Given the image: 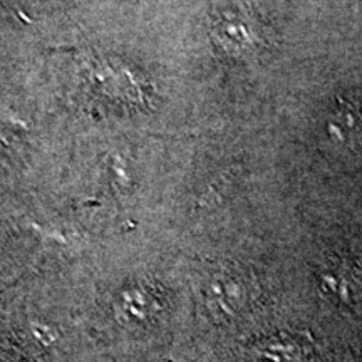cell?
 Wrapping results in <instances>:
<instances>
[{"label": "cell", "mask_w": 362, "mask_h": 362, "mask_svg": "<svg viewBox=\"0 0 362 362\" xmlns=\"http://www.w3.org/2000/svg\"><path fill=\"white\" fill-rule=\"evenodd\" d=\"M245 293L237 279H216L210 291V304H214L221 314H233L242 305Z\"/></svg>", "instance_id": "obj_1"}]
</instances>
